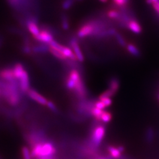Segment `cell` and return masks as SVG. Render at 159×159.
<instances>
[{
    "label": "cell",
    "instance_id": "23",
    "mask_svg": "<svg viewBox=\"0 0 159 159\" xmlns=\"http://www.w3.org/2000/svg\"><path fill=\"white\" fill-rule=\"evenodd\" d=\"M22 154H23V158L24 159H31V156L30 151L29 148L26 146H24L21 149Z\"/></svg>",
    "mask_w": 159,
    "mask_h": 159
},
{
    "label": "cell",
    "instance_id": "30",
    "mask_svg": "<svg viewBox=\"0 0 159 159\" xmlns=\"http://www.w3.org/2000/svg\"><path fill=\"white\" fill-rule=\"evenodd\" d=\"M95 107L97 108L101 109V110H104V108L106 107L105 104L102 102V101H97L95 102Z\"/></svg>",
    "mask_w": 159,
    "mask_h": 159
},
{
    "label": "cell",
    "instance_id": "7",
    "mask_svg": "<svg viewBox=\"0 0 159 159\" xmlns=\"http://www.w3.org/2000/svg\"><path fill=\"white\" fill-rule=\"evenodd\" d=\"M70 45L71 46L73 51L74 52V54L76 56L77 61H79L81 63L83 62L84 60V55L80 47L78 40H77V39L76 38L71 39L70 41Z\"/></svg>",
    "mask_w": 159,
    "mask_h": 159
},
{
    "label": "cell",
    "instance_id": "3",
    "mask_svg": "<svg viewBox=\"0 0 159 159\" xmlns=\"http://www.w3.org/2000/svg\"><path fill=\"white\" fill-rule=\"evenodd\" d=\"M31 148V157L38 159L52 157L56 153V148L53 143L46 140L39 143Z\"/></svg>",
    "mask_w": 159,
    "mask_h": 159
},
{
    "label": "cell",
    "instance_id": "6",
    "mask_svg": "<svg viewBox=\"0 0 159 159\" xmlns=\"http://www.w3.org/2000/svg\"><path fill=\"white\" fill-rule=\"evenodd\" d=\"M17 81H18L19 89L21 93H27L30 89V84L29 74L26 70L23 73Z\"/></svg>",
    "mask_w": 159,
    "mask_h": 159
},
{
    "label": "cell",
    "instance_id": "26",
    "mask_svg": "<svg viewBox=\"0 0 159 159\" xmlns=\"http://www.w3.org/2000/svg\"><path fill=\"white\" fill-rule=\"evenodd\" d=\"M116 37V39L117 40L119 44L122 47H125L126 46V43H125V40H124V39L123 38V37L121 36V34H120L118 33H116V34L114 35Z\"/></svg>",
    "mask_w": 159,
    "mask_h": 159
},
{
    "label": "cell",
    "instance_id": "4",
    "mask_svg": "<svg viewBox=\"0 0 159 159\" xmlns=\"http://www.w3.org/2000/svg\"><path fill=\"white\" fill-rule=\"evenodd\" d=\"M43 27L40 33L34 37V39L41 44L49 45L54 40V31L48 26L43 25Z\"/></svg>",
    "mask_w": 159,
    "mask_h": 159
},
{
    "label": "cell",
    "instance_id": "35",
    "mask_svg": "<svg viewBox=\"0 0 159 159\" xmlns=\"http://www.w3.org/2000/svg\"><path fill=\"white\" fill-rule=\"evenodd\" d=\"M2 40L0 38V47L2 45Z\"/></svg>",
    "mask_w": 159,
    "mask_h": 159
},
{
    "label": "cell",
    "instance_id": "29",
    "mask_svg": "<svg viewBox=\"0 0 159 159\" xmlns=\"http://www.w3.org/2000/svg\"><path fill=\"white\" fill-rule=\"evenodd\" d=\"M23 51L26 54H29L32 52V47H30L28 44L23 47Z\"/></svg>",
    "mask_w": 159,
    "mask_h": 159
},
{
    "label": "cell",
    "instance_id": "31",
    "mask_svg": "<svg viewBox=\"0 0 159 159\" xmlns=\"http://www.w3.org/2000/svg\"><path fill=\"white\" fill-rule=\"evenodd\" d=\"M152 6L155 11L159 14V1L156 2H154L153 4H152Z\"/></svg>",
    "mask_w": 159,
    "mask_h": 159
},
{
    "label": "cell",
    "instance_id": "5",
    "mask_svg": "<svg viewBox=\"0 0 159 159\" xmlns=\"http://www.w3.org/2000/svg\"><path fill=\"white\" fill-rule=\"evenodd\" d=\"M105 131V128L102 125H98L94 129L91 135V142L94 146H99L104 136Z\"/></svg>",
    "mask_w": 159,
    "mask_h": 159
},
{
    "label": "cell",
    "instance_id": "9",
    "mask_svg": "<svg viewBox=\"0 0 159 159\" xmlns=\"http://www.w3.org/2000/svg\"><path fill=\"white\" fill-rule=\"evenodd\" d=\"M27 94L31 99H32L35 102H38L42 106H46L47 102H48L47 98L43 96L39 93L35 91L34 89H30L29 91H27Z\"/></svg>",
    "mask_w": 159,
    "mask_h": 159
},
{
    "label": "cell",
    "instance_id": "34",
    "mask_svg": "<svg viewBox=\"0 0 159 159\" xmlns=\"http://www.w3.org/2000/svg\"><path fill=\"white\" fill-rule=\"evenodd\" d=\"M101 2H107V1L108 0H100Z\"/></svg>",
    "mask_w": 159,
    "mask_h": 159
},
{
    "label": "cell",
    "instance_id": "20",
    "mask_svg": "<svg viewBox=\"0 0 159 159\" xmlns=\"http://www.w3.org/2000/svg\"><path fill=\"white\" fill-rule=\"evenodd\" d=\"M119 81L116 79H113L111 80V81L110 83V89H109V90L110 91H112L113 93L114 94L117 90V89L119 88Z\"/></svg>",
    "mask_w": 159,
    "mask_h": 159
},
{
    "label": "cell",
    "instance_id": "18",
    "mask_svg": "<svg viewBox=\"0 0 159 159\" xmlns=\"http://www.w3.org/2000/svg\"><path fill=\"white\" fill-rule=\"evenodd\" d=\"M127 49L131 55L135 57H139L140 56V52L139 50L133 44H129L127 46Z\"/></svg>",
    "mask_w": 159,
    "mask_h": 159
},
{
    "label": "cell",
    "instance_id": "28",
    "mask_svg": "<svg viewBox=\"0 0 159 159\" xmlns=\"http://www.w3.org/2000/svg\"><path fill=\"white\" fill-rule=\"evenodd\" d=\"M46 106L51 110L52 111L54 112V113H57L58 112V108H57L56 106L55 105V104L53 102H52L51 101H48L47 102Z\"/></svg>",
    "mask_w": 159,
    "mask_h": 159
},
{
    "label": "cell",
    "instance_id": "27",
    "mask_svg": "<svg viewBox=\"0 0 159 159\" xmlns=\"http://www.w3.org/2000/svg\"><path fill=\"white\" fill-rule=\"evenodd\" d=\"M112 1H113L115 5L119 6V7L125 6L130 2V0H112Z\"/></svg>",
    "mask_w": 159,
    "mask_h": 159
},
{
    "label": "cell",
    "instance_id": "33",
    "mask_svg": "<svg viewBox=\"0 0 159 159\" xmlns=\"http://www.w3.org/2000/svg\"><path fill=\"white\" fill-rule=\"evenodd\" d=\"M159 0H146V2L148 4H152L154 2L159 1Z\"/></svg>",
    "mask_w": 159,
    "mask_h": 159
},
{
    "label": "cell",
    "instance_id": "13",
    "mask_svg": "<svg viewBox=\"0 0 159 159\" xmlns=\"http://www.w3.org/2000/svg\"><path fill=\"white\" fill-rule=\"evenodd\" d=\"M12 68L13 70L14 75L17 80H18L21 75L23 74V73L25 71V69L21 63H16Z\"/></svg>",
    "mask_w": 159,
    "mask_h": 159
},
{
    "label": "cell",
    "instance_id": "17",
    "mask_svg": "<svg viewBox=\"0 0 159 159\" xmlns=\"http://www.w3.org/2000/svg\"><path fill=\"white\" fill-rule=\"evenodd\" d=\"M103 111H104L103 110H101V109H99V108L94 107L91 108L90 114L96 119L98 121H100Z\"/></svg>",
    "mask_w": 159,
    "mask_h": 159
},
{
    "label": "cell",
    "instance_id": "37",
    "mask_svg": "<svg viewBox=\"0 0 159 159\" xmlns=\"http://www.w3.org/2000/svg\"><path fill=\"white\" fill-rule=\"evenodd\" d=\"M1 91L0 90V94H1Z\"/></svg>",
    "mask_w": 159,
    "mask_h": 159
},
{
    "label": "cell",
    "instance_id": "2",
    "mask_svg": "<svg viewBox=\"0 0 159 159\" xmlns=\"http://www.w3.org/2000/svg\"><path fill=\"white\" fill-rule=\"evenodd\" d=\"M1 93L7 102L11 106H16L21 102V93L18 81L6 82L2 85Z\"/></svg>",
    "mask_w": 159,
    "mask_h": 159
},
{
    "label": "cell",
    "instance_id": "8",
    "mask_svg": "<svg viewBox=\"0 0 159 159\" xmlns=\"http://www.w3.org/2000/svg\"><path fill=\"white\" fill-rule=\"evenodd\" d=\"M25 24L29 32L33 35V37L35 36H37L40 33V27L38 25L37 23V20L35 18L31 17L27 19Z\"/></svg>",
    "mask_w": 159,
    "mask_h": 159
},
{
    "label": "cell",
    "instance_id": "11",
    "mask_svg": "<svg viewBox=\"0 0 159 159\" xmlns=\"http://www.w3.org/2000/svg\"><path fill=\"white\" fill-rule=\"evenodd\" d=\"M60 51L63 53V55L66 57V58H68L73 61H77L75 55L74 54L73 50L68 47L63 46Z\"/></svg>",
    "mask_w": 159,
    "mask_h": 159
},
{
    "label": "cell",
    "instance_id": "14",
    "mask_svg": "<svg viewBox=\"0 0 159 159\" xmlns=\"http://www.w3.org/2000/svg\"><path fill=\"white\" fill-rule=\"evenodd\" d=\"M32 51L35 53H45L49 51V46H47L44 44L35 46L32 47Z\"/></svg>",
    "mask_w": 159,
    "mask_h": 159
},
{
    "label": "cell",
    "instance_id": "21",
    "mask_svg": "<svg viewBox=\"0 0 159 159\" xmlns=\"http://www.w3.org/2000/svg\"><path fill=\"white\" fill-rule=\"evenodd\" d=\"M112 119V115L110 112L103 111L100 121H102L103 123H108L111 121Z\"/></svg>",
    "mask_w": 159,
    "mask_h": 159
},
{
    "label": "cell",
    "instance_id": "25",
    "mask_svg": "<svg viewBox=\"0 0 159 159\" xmlns=\"http://www.w3.org/2000/svg\"><path fill=\"white\" fill-rule=\"evenodd\" d=\"M107 16L112 19H116L119 18L120 14L116 10H111L107 12Z\"/></svg>",
    "mask_w": 159,
    "mask_h": 159
},
{
    "label": "cell",
    "instance_id": "19",
    "mask_svg": "<svg viewBox=\"0 0 159 159\" xmlns=\"http://www.w3.org/2000/svg\"><path fill=\"white\" fill-rule=\"evenodd\" d=\"M61 27L64 30H67L70 28V22L68 17L63 14L61 16Z\"/></svg>",
    "mask_w": 159,
    "mask_h": 159
},
{
    "label": "cell",
    "instance_id": "32",
    "mask_svg": "<svg viewBox=\"0 0 159 159\" xmlns=\"http://www.w3.org/2000/svg\"><path fill=\"white\" fill-rule=\"evenodd\" d=\"M153 138V131L151 129H150L148 133V141H152V139Z\"/></svg>",
    "mask_w": 159,
    "mask_h": 159
},
{
    "label": "cell",
    "instance_id": "36",
    "mask_svg": "<svg viewBox=\"0 0 159 159\" xmlns=\"http://www.w3.org/2000/svg\"><path fill=\"white\" fill-rule=\"evenodd\" d=\"M74 1H82L83 0H74Z\"/></svg>",
    "mask_w": 159,
    "mask_h": 159
},
{
    "label": "cell",
    "instance_id": "24",
    "mask_svg": "<svg viewBox=\"0 0 159 159\" xmlns=\"http://www.w3.org/2000/svg\"><path fill=\"white\" fill-rule=\"evenodd\" d=\"M99 100L102 101L106 107L111 106V104H112V100H111L110 97H108L102 96L101 95L99 97Z\"/></svg>",
    "mask_w": 159,
    "mask_h": 159
},
{
    "label": "cell",
    "instance_id": "22",
    "mask_svg": "<svg viewBox=\"0 0 159 159\" xmlns=\"http://www.w3.org/2000/svg\"><path fill=\"white\" fill-rule=\"evenodd\" d=\"M74 0H64L61 4V7L63 10H68L70 9L74 4Z\"/></svg>",
    "mask_w": 159,
    "mask_h": 159
},
{
    "label": "cell",
    "instance_id": "10",
    "mask_svg": "<svg viewBox=\"0 0 159 159\" xmlns=\"http://www.w3.org/2000/svg\"><path fill=\"white\" fill-rule=\"evenodd\" d=\"M0 77L6 82H13L17 81L16 79L12 68H6L0 71Z\"/></svg>",
    "mask_w": 159,
    "mask_h": 159
},
{
    "label": "cell",
    "instance_id": "15",
    "mask_svg": "<svg viewBox=\"0 0 159 159\" xmlns=\"http://www.w3.org/2000/svg\"><path fill=\"white\" fill-rule=\"evenodd\" d=\"M49 52L54 57L57 58V59H58V60H65L67 59L66 57L63 55V53L57 50L56 49H54L50 46H49Z\"/></svg>",
    "mask_w": 159,
    "mask_h": 159
},
{
    "label": "cell",
    "instance_id": "12",
    "mask_svg": "<svg viewBox=\"0 0 159 159\" xmlns=\"http://www.w3.org/2000/svg\"><path fill=\"white\" fill-rule=\"evenodd\" d=\"M127 27L129 30L134 33L140 34L142 33V29L141 25H140L139 23L134 20H132L130 21L127 24Z\"/></svg>",
    "mask_w": 159,
    "mask_h": 159
},
{
    "label": "cell",
    "instance_id": "38",
    "mask_svg": "<svg viewBox=\"0 0 159 159\" xmlns=\"http://www.w3.org/2000/svg\"></svg>",
    "mask_w": 159,
    "mask_h": 159
},
{
    "label": "cell",
    "instance_id": "16",
    "mask_svg": "<svg viewBox=\"0 0 159 159\" xmlns=\"http://www.w3.org/2000/svg\"><path fill=\"white\" fill-rule=\"evenodd\" d=\"M108 151L110 155L115 159L119 158L121 156V152H120L119 148H115L113 146H108Z\"/></svg>",
    "mask_w": 159,
    "mask_h": 159
},
{
    "label": "cell",
    "instance_id": "1",
    "mask_svg": "<svg viewBox=\"0 0 159 159\" xmlns=\"http://www.w3.org/2000/svg\"><path fill=\"white\" fill-rule=\"evenodd\" d=\"M66 85L68 90L73 91L80 98H84L87 94L84 81L79 71L71 70L66 81Z\"/></svg>",
    "mask_w": 159,
    "mask_h": 159
}]
</instances>
